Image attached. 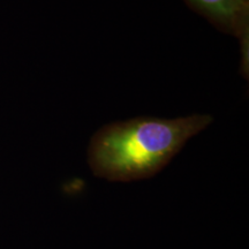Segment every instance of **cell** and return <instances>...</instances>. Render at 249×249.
I'll use <instances>...</instances> for the list:
<instances>
[{"label":"cell","instance_id":"6da1fadb","mask_svg":"<svg viewBox=\"0 0 249 249\" xmlns=\"http://www.w3.org/2000/svg\"><path fill=\"white\" fill-rule=\"evenodd\" d=\"M213 121L210 114H191L172 119L139 117L105 124L90 139L89 169L107 181L151 178Z\"/></svg>","mask_w":249,"mask_h":249},{"label":"cell","instance_id":"7a4b0ae2","mask_svg":"<svg viewBox=\"0 0 249 249\" xmlns=\"http://www.w3.org/2000/svg\"><path fill=\"white\" fill-rule=\"evenodd\" d=\"M224 34L232 35L241 44L242 71L248 73V1L247 0H188Z\"/></svg>","mask_w":249,"mask_h":249}]
</instances>
